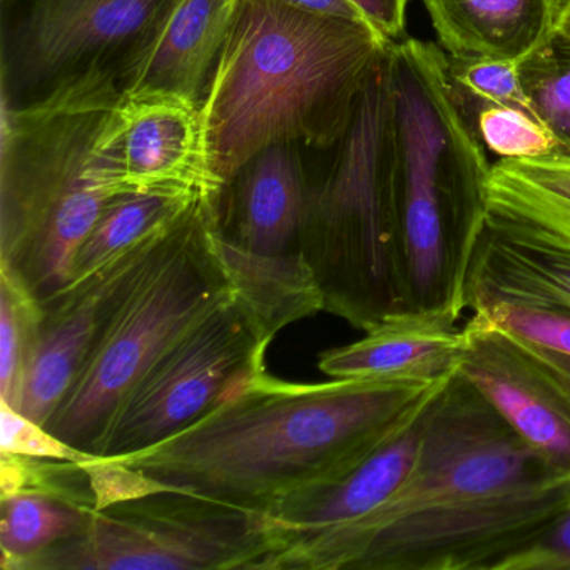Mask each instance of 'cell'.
Segmentation results:
<instances>
[{
	"label": "cell",
	"mask_w": 570,
	"mask_h": 570,
	"mask_svg": "<svg viewBox=\"0 0 570 570\" xmlns=\"http://www.w3.org/2000/svg\"><path fill=\"white\" fill-rule=\"evenodd\" d=\"M567 505L570 476L456 372L426 403L400 492L358 522L279 539L266 570H502Z\"/></svg>",
	"instance_id": "1"
},
{
	"label": "cell",
	"mask_w": 570,
	"mask_h": 570,
	"mask_svg": "<svg viewBox=\"0 0 570 570\" xmlns=\"http://www.w3.org/2000/svg\"><path fill=\"white\" fill-rule=\"evenodd\" d=\"M440 383H293L265 370L171 439L118 459L91 456L81 465L98 510L176 492L268 513L289 493L362 460L415 415Z\"/></svg>",
	"instance_id": "2"
},
{
	"label": "cell",
	"mask_w": 570,
	"mask_h": 570,
	"mask_svg": "<svg viewBox=\"0 0 570 570\" xmlns=\"http://www.w3.org/2000/svg\"><path fill=\"white\" fill-rule=\"evenodd\" d=\"M389 46L366 22L243 0L202 101L223 188L272 146L338 142Z\"/></svg>",
	"instance_id": "3"
},
{
	"label": "cell",
	"mask_w": 570,
	"mask_h": 570,
	"mask_svg": "<svg viewBox=\"0 0 570 570\" xmlns=\"http://www.w3.org/2000/svg\"><path fill=\"white\" fill-rule=\"evenodd\" d=\"M118 72L89 65L41 98L2 101L0 272L39 303L71 283L79 248L125 185Z\"/></svg>",
	"instance_id": "4"
},
{
	"label": "cell",
	"mask_w": 570,
	"mask_h": 570,
	"mask_svg": "<svg viewBox=\"0 0 570 570\" xmlns=\"http://www.w3.org/2000/svg\"><path fill=\"white\" fill-rule=\"evenodd\" d=\"M396 153L400 316L455 325L489 218L487 149L460 108L449 58L406 36L390 45Z\"/></svg>",
	"instance_id": "5"
},
{
	"label": "cell",
	"mask_w": 570,
	"mask_h": 570,
	"mask_svg": "<svg viewBox=\"0 0 570 570\" xmlns=\"http://www.w3.org/2000/svg\"><path fill=\"white\" fill-rule=\"evenodd\" d=\"M396 173L386 49L360 95L332 168L322 181L308 186L299 245L325 296V312L363 332L402 315L396 283Z\"/></svg>",
	"instance_id": "6"
},
{
	"label": "cell",
	"mask_w": 570,
	"mask_h": 570,
	"mask_svg": "<svg viewBox=\"0 0 570 570\" xmlns=\"http://www.w3.org/2000/svg\"><path fill=\"white\" fill-rule=\"evenodd\" d=\"M218 203L191 213L146 266L46 423L72 449L95 456L112 416L139 380L206 309L233 292L209 242Z\"/></svg>",
	"instance_id": "7"
},
{
	"label": "cell",
	"mask_w": 570,
	"mask_h": 570,
	"mask_svg": "<svg viewBox=\"0 0 570 570\" xmlns=\"http://www.w3.org/2000/svg\"><path fill=\"white\" fill-rule=\"evenodd\" d=\"M275 547L266 513L158 492L96 510L85 533L21 570H265Z\"/></svg>",
	"instance_id": "8"
},
{
	"label": "cell",
	"mask_w": 570,
	"mask_h": 570,
	"mask_svg": "<svg viewBox=\"0 0 570 570\" xmlns=\"http://www.w3.org/2000/svg\"><path fill=\"white\" fill-rule=\"evenodd\" d=\"M272 342L233 289L139 380L112 416L95 456L132 455L188 429L236 385L265 372Z\"/></svg>",
	"instance_id": "9"
},
{
	"label": "cell",
	"mask_w": 570,
	"mask_h": 570,
	"mask_svg": "<svg viewBox=\"0 0 570 570\" xmlns=\"http://www.w3.org/2000/svg\"><path fill=\"white\" fill-rule=\"evenodd\" d=\"M183 222L125 249L88 278L72 283L65 292L42 303L45 316L26 366L16 409L19 413L46 426L65 402L99 336L136 279Z\"/></svg>",
	"instance_id": "10"
},
{
	"label": "cell",
	"mask_w": 570,
	"mask_h": 570,
	"mask_svg": "<svg viewBox=\"0 0 570 570\" xmlns=\"http://www.w3.org/2000/svg\"><path fill=\"white\" fill-rule=\"evenodd\" d=\"M166 0H31L12 32V89L48 88L136 45Z\"/></svg>",
	"instance_id": "11"
},
{
	"label": "cell",
	"mask_w": 570,
	"mask_h": 570,
	"mask_svg": "<svg viewBox=\"0 0 570 570\" xmlns=\"http://www.w3.org/2000/svg\"><path fill=\"white\" fill-rule=\"evenodd\" d=\"M463 335L460 375L556 472L570 476V393L483 313H473Z\"/></svg>",
	"instance_id": "12"
},
{
	"label": "cell",
	"mask_w": 570,
	"mask_h": 570,
	"mask_svg": "<svg viewBox=\"0 0 570 570\" xmlns=\"http://www.w3.org/2000/svg\"><path fill=\"white\" fill-rule=\"evenodd\" d=\"M119 158L128 191H179L219 199L202 102L175 92H129L118 106Z\"/></svg>",
	"instance_id": "13"
},
{
	"label": "cell",
	"mask_w": 570,
	"mask_h": 570,
	"mask_svg": "<svg viewBox=\"0 0 570 570\" xmlns=\"http://www.w3.org/2000/svg\"><path fill=\"white\" fill-rule=\"evenodd\" d=\"M242 2L166 0L148 31L125 52L121 88L202 102Z\"/></svg>",
	"instance_id": "14"
},
{
	"label": "cell",
	"mask_w": 570,
	"mask_h": 570,
	"mask_svg": "<svg viewBox=\"0 0 570 570\" xmlns=\"http://www.w3.org/2000/svg\"><path fill=\"white\" fill-rule=\"evenodd\" d=\"M429 400L362 460L279 500L266 513L275 530L276 542L285 537L350 525L390 502L415 466Z\"/></svg>",
	"instance_id": "15"
},
{
	"label": "cell",
	"mask_w": 570,
	"mask_h": 570,
	"mask_svg": "<svg viewBox=\"0 0 570 570\" xmlns=\"http://www.w3.org/2000/svg\"><path fill=\"white\" fill-rule=\"evenodd\" d=\"M365 333L358 342L323 352L318 368L330 379L430 385L459 372L465 353L463 330L433 320L393 316Z\"/></svg>",
	"instance_id": "16"
},
{
	"label": "cell",
	"mask_w": 570,
	"mask_h": 570,
	"mask_svg": "<svg viewBox=\"0 0 570 570\" xmlns=\"http://www.w3.org/2000/svg\"><path fill=\"white\" fill-rule=\"evenodd\" d=\"M288 146H272L256 155L239 173L243 179H236L239 185L228 215H216L218 232L246 252L266 256L299 252L308 183Z\"/></svg>",
	"instance_id": "17"
},
{
	"label": "cell",
	"mask_w": 570,
	"mask_h": 570,
	"mask_svg": "<svg viewBox=\"0 0 570 570\" xmlns=\"http://www.w3.org/2000/svg\"><path fill=\"white\" fill-rule=\"evenodd\" d=\"M493 296L570 309V248L489 212L466 278L465 308Z\"/></svg>",
	"instance_id": "18"
},
{
	"label": "cell",
	"mask_w": 570,
	"mask_h": 570,
	"mask_svg": "<svg viewBox=\"0 0 570 570\" xmlns=\"http://www.w3.org/2000/svg\"><path fill=\"white\" fill-rule=\"evenodd\" d=\"M560 0H423L446 58L522 62L556 28Z\"/></svg>",
	"instance_id": "19"
},
{
	"label": "cell",
	"mask_w": 570,
	"mask_h": 570,
	"mask_svg": "<svg viewBox=\"0 0 570 570\" xmlns=\"http://www.w3.org/2000/svg\"><path fill=\"white\" fill-rule=\"evenodd\" d=\"M209 226V242L236 295L275 338L299 320L325 312V296L302 252L266 256L246 252Z\"/></svg>",
	"instance_id": "20"
},
{
	"label": "cell",
	"mask_w": 570,
	"mask_h": 570,
	"mask_svg": "<svg viewBox=\"0 0 570 570\" xmlns=\"http://www.w3.org/2000/svg\"><path fill=\"white\" fill-rule=\"evenodd\" d=\"M95 495L19 490L0 495L2 569L21 570L39 553L81 535L95 519Z\"/></svg>",
	"instance_id": "21"
},
{
	"label": "cell",
	"mask_w": 570,
	"mask_h": 570,
	"mask_svg": "<svg viewBox=\"0 0 570 570\" xmlns=\"http://www.w3.org/2000/svg\"><path fill=\"white\" fill-rule=\"evenodd\" d=\"M218 202L179 191H129L116 196L79 248L69 285L88 278L125 249L178 225L199 206Z\"/></svg>",
	"instance_id": "22"
},
{
	"label": "cell",
	"mask_w": 570,
	"mask_h": 570,
	"mask_svg": "<svg viewBox=\"0 0 570 570\" xmlns=\"http://www.w3.org/2000/svg\"><path fill=\"white\" fill-rule=\"evenodd\" d=\"M469 309L489 316L570 393V309L503 296L476 299Z\"/></svg>",
	"instance_id": "23"
},
{
	"label": "cell",
	"mask_w": 570,
	"mask_h": 570,
	"mask_svg": "<svg viewBox=\"0 0 570 570\" xmlns=\"http://www.w3.org/2000/svg\"><path fill=\"white\" fill-rule=\"evenodd\" d=\"M520 81L537 118L570 148V38L552 35L520 62Z\"/></svg>",
	"instance_id": "24"
},
{
	"label": "cell",
	"mask_w": 570,
	"mask_h": 570,
	"mask_svg": "<svg viewBox=\"0 0 570 570\" xmlns=\"http://www.w3.org/2000/svg\"><path fill=\"white\" fill-rule=\"evenodd\" d=\"M42 316L41 303L14 276L0 272V402L14 410Z\"/></svg>",
	"instance_id": "25"
},
{
	"label": "cell",
	"mask_w": 570,
	"mask_h": 570,
	"mask_svg": "<svg viewBox=\"0 0 570 570\" xmlns=\"http://www.w3.org/2000/svg\"><path fill=\"white\" fill-rule=\"evenodd\" d=\"M465 116L483 148L499 159L539 158L562 148L556 136L525 109L485 105Z\"/></svg>",
	"instance_id": "26"
},
{
	"label": "cell",
	"mask_w": 570,
	"mask_h": 570,
	"mask_svg": "<svg viewBox=\"0 0 570 570\" xmlns=\"http://www.w3.org/2000/svg\"><path fill=\"white\" fill-rule=\"evenodd\" d=\"M489 212L570 248V206L523 185L495 163L489 178Z\"/></svg>",
	"instance_id": "27"
},
{
	"label": "cell",
	"mask_w": 570,
	"mask_h": 570,
	"mask_svg": "<svg viewBox=\"0 0 570 570\" xmlns=\"http://www.w3.org/2000/svg\"><path fill=\"white\" fill-rule=\"evenodd\" d=\"M519 68L520 62L509 59L449 58L450 82L462 111L499 105L515 106L535 116L523 91Z\"/></svg>",
	"instance_id": "28"
},
{
	"label": "cell",
	"mask_w": 570,
	"mask_h": 570,
	"mask_svg": "<svg viewBox=\"0 0 570 570\" xmlns=\"http://www.w3.org/2000/svg\"><path fill=\"white\" fill-rule=\"evenodd\" d=\"M0 452L39 459L69 460L81 463L91 459L88 453L72 449L68 443L52 435L46 426L0 402Z\"/></svg>",
	"instance_id": "29"
},
{
	"label": "cell",
	"mask_w": 570,
	"mask_h": 570,
	"mask_svg": "<svg viewBox=\"0 0 570 570\" xmlns=\"http://www.w3.org/2000/svg\"><path fill=\"white\" fill-rule=\"evenodd\" d=\"M495 166L523 185L570 206V148L562 146L539 158L499 159Z\"/></svg>",
	"instance_id": "30"
},
{
	"label": "cell",
	"mask_w": 570,
	"mask_h": 570,
	"mask_svg": "<svg viewBox=\"0 0 570 570\" xmlns=\"http://www.w3.org/2000/svg\"><path fill=\"white\" fill-rule=\"evenodd\" d=\"M502 570H570V505Z\"/></svg>",
	"instance_id": "31"
},
{
	"label": "cell",
	"mask_w": 570,
	"mask_h": 570,
	"mask_svg": "<svg viewBox=\"0 0 570 570\" xmlns=\"http://www.w3.org/2000/svg\"><path fill=\"white\" fill-rule=\"evenodd\" d=\"M390 45L406 38L410 0H348Z\"/></svg>",
	"instance_id": "32"
},
{
	"label": "cell",
	"mask_w": 570,
	"mask_h": 570,
	"mask_svg": "<svg viewBox=\"0 0 570 570\" xmlns=\"http://www.w3.org/2000/svg\"><path fill=\"white\" fill-rule=\"evenodd\" d=\"M283 4L302 9L306 12H315L320 16H332V18L348 19V21L366 22L365 16L348 2V0H279Z\"/></svg>",
	"instance_id": "33"
},
{
	"label": "cell",
	"mask_w": 570,
	"mask_h": 570,
	"mask_svg": "<svg viewBox=\"0 0 570 570\" xmlns=\"http://www.w3.org/2000/svg\"><path fill=\"white\" fill-rule=\"evenodd\" d=\"M556 31L570 38V0H560L559 14H557Z\"/></svg>",
	"instance_id": "34"
}]
</instances>
